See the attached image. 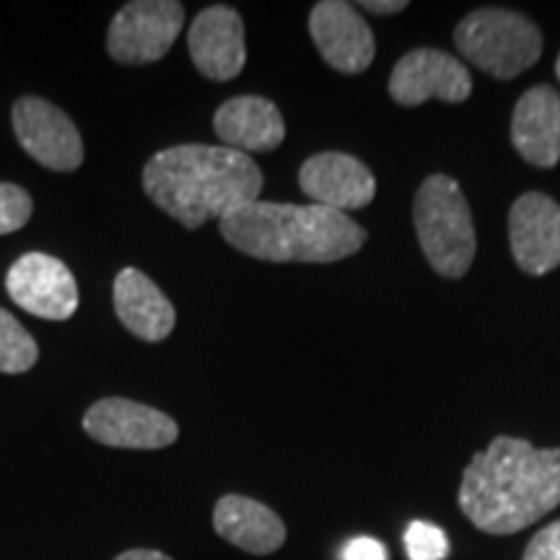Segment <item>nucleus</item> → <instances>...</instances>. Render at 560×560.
Returning a JSON list of instances; mask_svg holds the SVG:
<instances>
[{
  "label": "nucleus",
  "mask_w": 560,
  "mask_h": 560,
  "mask_svg": "<svg viewBox=\"0 0 560 560\" xmlns=\"http://www.w3.org/2000/svg\"><path fill=\"white\" fill-rule=\"evenodd\" d=\"M83 431L102 446L138 452L166 450L179 439V425L172 416L125 397H104L91 405L83 416Z\"/></svg>",
  "instance_id": "nucleus-7"
},
{
  "label": "nucleus",
  "mask_w": 560,
  "mask_h": 560,
  "mask_svg": "<svg viewBox=\"0 0 560 560\" xmlns=\"http://www.w3.org/2000/svg\"><path fill=\"white\" fill-rule=\"evenodd\" d=\"M115 314L125 330L145 342H164L177 325V312L153 280L138 268H125L115 278Z\"/></svg>",
  "instance_id": "nucleus-17"
},
{
  "label": "nucleus",
  "mask_w": 560,
  "mask_h": 560,
  "mask_svg": "<svg viewBox=\"0 0 560 560\" xmlns=\"http://www.w3.org/2000/svg\"><path fill=\"white\" fill-rule=\"evenodd\" d=\"M472 94V75L454 55L420 47L402 55L389 75V96L402 107H420L439 100L459 104Z\"/></svg>",
  "instance_id": "nucleus-10"
},
{
  "label": "nucleus",
  "mask_w": 560,
  "mask_h": 560,
  "mask_svg": "<svg viewBox=\"0 0 560 560\" xmlns=\"http://www.w3.org/2000/svg\"><path fill=\"white\" fill-rule=\"evenodd\" d=\"M299 187L314 206L340 213L366 208L376 195V179L369 166L340 151H325L306 159L299 170Z\"/></svg>",
  "instance_id": "nucleus-13"
},
{
  "label": "nucleus",
  "mask_w": 560,
  "mask_h": 560,
  "mask_svg": "<svg viewBox=\"0 0 560 560\" xmlns=\"http://www.w3.org/2000/svg\"><path fill=\"white\" fill-rule=\"evenodd\" d=\"M418 242L425 260L439 276L459 280L470 270L478 249L472 210L457 179L446 174H431L418 187L412 200Z\"/></svg>",
  "instance_id": "nucleus-4"
},
{
  "label": "nucleus",
  "mask_w": 560,
  "mask_h": 560,
  "mask_svg": "<svg viewBox=\"0 0 560 560\" xmlns=\"http://www.w3.org/2000/svg\"><path fill=\"white\" fill-rule=\"evenodd\" d=\"M342 560H387V548L374 537H353L340 552Z\"/></svg>",
  "instance_id": "nucleus-23"
},
{
  "label": "nucleus",
  "mask_w": 560,
  "mask_h": 560,
  "mask_svg": "<svg viewBox=\"0 0 560 560\" xmlns=\"http://www.w3.org/2000/svg\"><path fill=\"white\" fill-rule=\"evenodd\" d=\"M556 75L560 79V55H558V60H556Z\"/></svg>",
  "instance_id": "nucleus-26"
},
{
  "label": "nucleus",
  "mask_w": 560,
  "mask_h": 560,
  "mask_svg": "<svg viewBox=\"0 0 560 560\" xmlns=\"http://www.w3.org/2000/svg\"><path fill=\"white\" fill-rule=\"evenodd\" d=\"M5 291L24 312L39 319L66 322L79 310V285L70 268L45 252L19 257L5 276Z\"/></svg>",
  "instance_id": "nucleus-9"
},
{
  "label": "nucleus",
  "mask_w": 560,
  "mask_h": 560,
  "mask_svg": "<svg viewBox=\"0 0 560 560\" xmlns=\"http://www.w3.org/2000/svg\"><path fill=\"white\" fill-rule=\"evenodd\" d=\"M457 50L482 73L511 81L542 55V34L529 16L509 9H478L454 30Z\"/></svg>",
  "instance_id": "nucleus-5"
},
{
  "label": "nucleus",
  "mask_w": 560,
  "mask_h": 560,
  "mask_svg": "<svg viewBox=\"0 0 560 560\" xmlns=\"http://www.w3.org/2000/svg\"><path fill=\"white\" fill-rule=\"evenodd\" d=\"M361 9L371 13H400L408 9V3L405 0H384V3H380V0H366V3H361Z\"/></svg>",
  "instance_id": "nucleus-25"
},
{
  "label": "nucleus",
  "mask_w": 560,
  "mask_h": 560,
  "mask_svg": "<svg viewBox=\"0 0 560 560\" xmlns=\"http://www.w3.org/2000/svg\"><path fill=\"white\" fill-rule=\"evenodd\" d=\"M522 560H560V520L532 537Z\"/></svg>",
  "instance_id": "nucleus-22"
},
{
  "label": "nucleus",
  "mask_w": 560,
  "mask_h": 560,
  "mask_svg": "<svg viewBox=\"0 0 560 560\" xmlns=\"http://www.w3.org/2000/svg\"><path fill=\"white\" fill-rule=\"evenodd\" d=\"M190 58L208 81H234L247 66L244 21L231 5H210L195 16L187 32Z\"/></svg>",
  "instance_id": "nucleus-14"
},
{
  "label": "nucleus",
  "mask_w": 560,
  "mask_h": 560,
  "mask_svg": "<svg viewBox=\"0 0 560 560\" xmlns=\"http://www.w3.org/2000/svg\"><path fill=\"white\" fill-rule=\"evenodd\" d=\"M310 34L325 62L346 75H359L374 62L376 39L366 19L342 0H322L310 13Z\"/></svg>",
  "instance_id": "nucleus-12"
},
{
  "label": "nucleus",
  "mask_w": 560,
  "mask_h": 560,
  "mask_svg": "<svg viewBox=\"0 0 560 560\" xmlns=\"http://www.w3.org/2000/svg\"><path fill=\"white\" fill-rule=\"evenodd\" d=\"M115 560H174L172 556H166V552L161 550H151V548H132V550H125L117 556Z\"/></svg>",
  "instance_id": "nucleus-24"
},
{
  "label": "nucleus",
  "mask_w": 560,
  "mask_h": 560,
  "mask_svg": "<svg viewBox=\"0 0 560 560\" xmlns=\"http://www.w3.org/2000/svg\"><path fill=\"white\" fill-rule=\"evenodd\" d=\"M219 226L231 247L265 262H340L369 240L348 213L314 202L255 200L223 215Z\"/></svg>",
  "instance_id": "nucleus-3"
},
{
  "label": "nucleus",
  "mask_w": 560,
  "mask_h": 560,
  "mask_svg": "<svg viewBox=\"0 0 560 560\" xmlns=\"http://www.w3.org/2000/svg\"><path fill=\"white\" fill-rule=\"evenodd\" d=\"M19 145L52 172H75L83 164V140L75 122L39 96H21L11 112Z\"/></svg>",
  "instance_id": "nucleus-8"
},
{
  "label": "nucleus",
  "mask_w": 560,
  "mask_h": 560,
  "mask_svg": "<svg viewBox=\"0 0 560 560\" xmlns=\"http://www.w3.org/2000/svg\"><path fill=\"white\" fill-rule=\"evenodd\" d=\"M213 529L249 556H272L285 542V524L276 511L240 493L223 495L215 503Z\"/></svg>",
  "instance_id": "nucleus-18"
},
{
  "label": "nucleus",
  "mask_w": 560,
  "mask_h": 560,
  "mask_svg": "<svg viewBox=\"0 0 560 560\" xmlns=\"http://www.w3.org/2000/svg\"><path fill=\"white\" fill-rule=\"evenodd\" d=\"M558 506L560 450L495 436L462 475L459 509L486 535H516Z\"/></svg>",
  "instance_id": "nucleus-1"
},
{
  "label": "nucleus",
  "mask_w": 560,
  "mask_h": 560,
  "mask_svg": "<svg viewBox=\"0 0 560 560\" xmlns=\"http://www.w3.org/2000/svg\"><path fill=\"white\" fill-rule=\"evenodd\" d=\"M39 359V346L11 312L0 310V374H26Z\"/></svg>",
  "instance_id": "nucleus-19"
},
{
  "label": "nucleus",
  "mask_w": 560,
  "mask_h": 560,
  "mask_svg": "<svg viewBox=\"0 0 560 560\" xmlns=\"http://www.w3.org/2000/svg\"><path fill=\"white\" fill-rule=\"evenodd\" d=\"M140 182L153 206L192 231L260 200L265 179L247 153L226 145L185 143L151 156Z\"/></svg>",
  "instance_id": "nucleus-2"
},
{
  "label": "nucleus",
  "mask_w": 560,
  "mask_h": 560,
  "mask_svg": "<svg viewBox=\"0 0 560 560\" xmlns=\"http://www.w3.org/2000/svg\"><path fill=\"white\" fill-rule=\"evenodd\" d=\"M511 143L527 164L552 170L560 161V94L552 86L524 91L511 115Z\"/></svg>",
  "instance_id": "nucleus-15"
},
{
  "label": "nucleus",
  "mask_w": 560,
  "mask_h": 560,
  "mask_svg": "<svg viewBox=\"0 0 560 560\" xmlns=\"http://www.w3.org/2000/svg\"><path fill=\"white\" fill-rule=\"evenodd\" d=\"M213 130L226 149L240 153L276 151L285 140V122L280 109L265 96H234L213 115Z\"/></svg>",
  "instance_id": "nucleus-16"
},
{
  "label": "nucleus",
  "mask_w": 560,
  "mask_h": 560,
  "mask_svg": "<svg viewBox=\"0 0 560 560\" xmlns=\"http://www.w3.org/2000/svg\"><path fill=\"white\" fill-rule=\"evenodd\" d=\"M509 244L527 276L560 268V206L542 192H524L509 210Z\"/></svg>",
  "instance_id": "nucleus-11"
},
{
  "label": "nucleus",
  "mask_w": 560,
  "mask_h": 560,
  "mask_svg": "<svg viewBox=\"0 0 560 560\" xmlns=\"http://www.w3.org/2000/svg\"><path fill=\"white\" fill-rule=\"evenodd\" d=\"M34 213L32 195L13 182H0V236L24 229Z\"/></svg>",
  "instance_id": "nucleus-21"
},
{
  "label": "nucleus",
  "mask_w": 560,
  "mask_h": 560,
  "mask_svg": "<svg viewBox=\"0 0 560 560\" xmlns=\"http://www.w3.org/2000/svg\"><path fill=\"white\" fill-rule=\"evenodd\" d=\"M408 560H444L450 556V537L431 522H412L405 532Z\"/></svg>",
  "instance_id": "nucleus-20"
},
{
  "label": "nucleus",
  "mask_w": 560,
  "mask_h": 560,
  "mask_svg": "<svg viewBox=\"0 0 560 560\" xmlns=\"http://www.w3.org/2000/svg\"><path fill=\"white\" fill-rule=\"evenodd\" d=\"M185 26V5L177 0H132L112 19L107 52L122 66H149L166 58Z\"/></svg>",
  "instance_id": "nucleus-6"
}]
</instances>
